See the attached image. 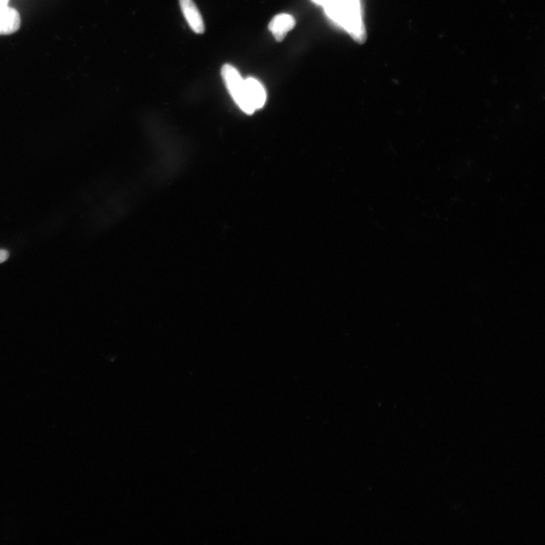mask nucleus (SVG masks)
<instances>
[{
	"label": "nucleus",
	"instance_id": "1",
	"mask_svg": "<svg viewBox=\"0 0 545 545\" xmlns=\"http://www.w3.org/2000/svg\"><path fill=\"white\" fill-rule=\"evenodd\" d=\"M328 18L343 28L355 41L363 43L367 38L360 0H328L323 6Z\"/></svg>",
	"mask_w": 545,
	"mask_h": 545
},
{
	"label": "nucleus",
	"instance_id": "5",
	"mask_svg": "<svg viewBox=\"0 0 545 545\" xmlns=\"http://www.w3.org/2000/svg\"><path fill=\"white\" fill-rule=\"evenodd\" d=\"M21 26L18 11L8 6L0 8V35H9L17 32Z\"/></svg>",
	"mask_w": 545,
	"mask_h": 545
},
{
	"label": "nucleus",
	"instance_id": "9",
	"mask_svg": "<svg viewBox=\"0 0 545 545\" xmlns=\"http://www.w3.org/2000/svg\"><path fill=\"white\" fill-rule=\"evenodd\" d=\"M8 3L9 0H0V8L6 6Z\"/></svg>",
	"mask_w": 545,
	"mask_h": 545
},
{
	"label": "nucleus",
	"instance_id": "3",
	"mask_svg": "<svg viewBox=\"0 0 545 545\" xmlns=\"http://www.w3.org/2000/svg\"><path fill=\"white\" fill-rule=\"evenodd\" d=\"M297 24L294 18L290 15L282 13L272 18L269 23L268 29L277 42H281Z\"/></svg>",
	"mask_w": 545,
	"mask_h": 545
},
{
	"label": "nucleus",
	"instance_id": "8",
	"mask_svg": "<svg viewBox=\"0 0 545 545\" xmlns=\"http://www.w3.org/2000/svg\"><path fill=\"white\" fill-rule=\"evenodd\" d=\"M312 1L318 5L324 6L328 0H312Z\"/></svg>",
	"mask_w": 545,
	"mask_h": 545
},
{
	"label": "nucleus",
	"instance_id": "6",
	"mask_svg": "<svg viewBox=\"0 0 545 545\" xmlns=\"http://www.w3.org/2000/svg\"><path fill=\"white\" fill-rule=\"evenodd\" d=\"M245 84L248 100L255 111L263 108L267 99L266 91L263 85L253 77L246 79Z\"/></svg>",
	"mask_w": 545,
	"mask_h": 545
},
{
	"label": "nucleus",
	"instance_id": "7",
	"mask_svg": "<svg viewBox=\"0 0 545 545\" xmlns=\"http://www.w3.org/2000/svg\"><path fill=\"white\" fill-rule=\"evenodd\" d=\"M9 258V253L6 250L0 249V264L4 263Z\"/></svg>",
	"mask_w": 545,
	"mask_h": 545
},
{
	"label": "nucleus",
	"instance_id": "4",
	"mask_svg": "<svg viewBox=\"0 0 545 545\" xmlns=\"http://www.w3.org/2000/svg\"><path fill=\"white\" fill-rule=\"evenodd\" d=\"M180 6L191 29L197 33L204 32V23L197 5L192 0H180Z\"/></svg>",
	"mask_w": 545,
	"mask_h": 545
},
{
	"label": "nucleus",
	"instance_id": "2",
	"mask_svg": "<svg viewBox=\"0 0 545 545\" xmlns=\"http://www.w3.org/2000/svg\"><path fill=\"white\" fill-rule=\"evenodd\" d=\"M221 76L229 93L236 104L246 114H253L255 111L248 100L245 79L240 72L231 65L226 64L221 68Z\"/></svg>",
	"mask_w": 545,
	"mask_h": 545
}]
</instances>
